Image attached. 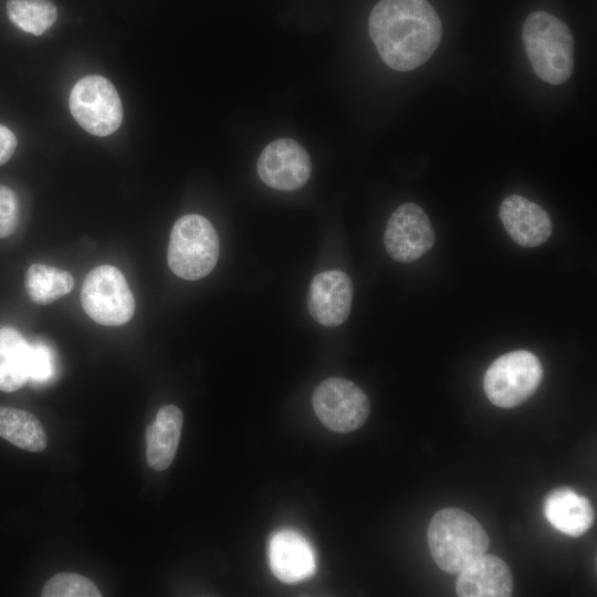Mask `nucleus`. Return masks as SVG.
I'll use <instances>...</instances> for the list:
<instances>
[{
	"instance_id": "nucleus-1",
	"label": "nucleus",
	"mask_w": 597,
	"mask_h": 597,
	"mask_svg": "<svg viewBox=\"0 0 597 597\" xmlns=\"http://www.w3.org/2000/svg\"><path fill=\"white\" fill-rule=\"evenodd\" d=\"M368 28L381 60L399 72L425 64L442 36L440 18L427 0H380Z\"/></svg>"
},
{
	"instance_id": "nucleus-2",
	"label": "nucleus",
	"mask_w": 597,
	"mask_h": 597,
	"mask_svg": "<svg viewBox=\"0 0 597 597\" xmlns=\"http://www.w3.org/2000/svg\"><path fill=\"white\" fill-rule=\"evenodd\" d=\"M433 561L448 574H458L484 555L489 537L482 525L469 513L455 507L438 511L427 532Z\"/></svg>"
},
{
	"instance_id": "nucleus-3",
	"label": "nucleus",
	"mask_w": 597,
	"mask_h": 597,
	"mask_svg": "<svg viewBox=\"0 0 597 597\" xmlns=\"http://www.w3.org/2000/svg\"><path fill=\"white\" fill-rule=\"evenodd\" d=\"M522 39L538 78L558 85L570 77L574 70V39L565 22L546 11H534L523 24Z\"/></svg>"
},
{
	"instance_id": "nucleus-4",
	"label": "nucleus",
	"mask_w": 597,
	"mask_h": 597,
	"mask_svg": "<svg viewBox=\"0 0 597 597\" xmlns=\"http://www.w3.org/2000/svg\"><path fill=\"white\" fill-rule=\"evenodd\" d=\"M219 250V238L212 223L200 214H186L171 229L168 265L184 280H199L213 270Z\"/></svg>"
},
{
	"instance_id": "nucleus-5",
	"label": "nucleus",
	"mask_w": 597,
	"mask_h": 597,
	"mask_svg": "<svg viewBox=\"0 0 597 597\" xmlns=\"http://www.w3.org/2000/svg\"><path fill=\"white\" fill-rule=\"evenodd\" d=\"M543 367L536 355L520 349L498 357L483 378L486 398L496 407L514 408L526 401L538 388Z\"/></svg>"
},
{
	"instance_id": "nucleus-6",
	"label": "nucleus",
	"mask_w": 597,
	"mask_h": 597,
	"mask_svg": "<svg viewBox=\"0 0 597 597\" xmlns=\"http://www.w3.org/2000/svg\"><path fill=\"white\" fill-rule=\"evenodd\" d=\"M81 303L90 318L105 326L123 325L135 312L134 295L124 274L109 264L98 265L87 273Z\"/></svg>"
},
{
	"instance_id": "nucleus-7",
	"label": "nucleus",
	"mask_w": 597,
	"mask_h": 597,
	"mask_svg": "<svg viewBox=\"0 0 597 597\" xmlns=\"http://www.w3.org/2000/svg\"><path fill=\"white\" fill-rule=\"evenodd\" d=\"M70 111L76 123L94 136H108L119 128L123 106L114 85L101 75L78 80L70 94Z\"/></svg>"
},
{
	"instance_id": "nucleus-8",
	"label": "nucleus",
	"mask_w": 597,
	"mask_h": 597,
	"mask_svg": "<svg viewBox=\"0 0 597 597\" xmlns=\"http://www.w3.org/2000/svg\"><path fill=\"white\" fill-rule=\"evenodd\" d=\"M312 404L321 422L339 433L360 428L370 412L365 391L353 381L341 377L323 380L313 392Z\"/></svg>"
},
{
	"instance_id": "nucleus-9",
	"label": "nucleus",
	"mask_w": 597,
	"mask_h": 597,
	"mask_svg": "<svg viewBox=\"0 0 597 597\" xmlns=\"http://www.w3.org/2000/svg\"><path fill=\"white\" fill-rule=\"evenodd\" d=\"M434 240L430 219L415 202H405L391 213L384 234L387 253L402 263L425 255L433 247Z\"/></svg>"
},
{
	"instance_id": "nucleus-10",
	"label": "nucleus",
	"mask_w": 597,
	"mask_h": 597,
	"mask_svg": "<svg viewBox=\"0 0 597 597\" xmlns=\"http://www.w3.org/2000/svg\"><path fill=\"white\" fill-rule=\"evenodd\" d=\"M256 170L266 186L293 191L307 182L312 164L308 153L301 144L291 138H279L262 150Z\"/></svg>"
},
{
	"instance_id": "nucleus-11",
	"label": "nucleus",
	"mask_w": 597,
	"mask_h": 597,
	"mask_svg": "<svg viewBox=\"0 0 597 597\" xmlns=\"http://www.w3.org/2000/svg\"><path fill=\"white\" fill-rule=\"evenodd\" d=\"M353 283L341 270H328L316 274L308 289L307 308L321 325L335 327L343 324L353 302Z\"/></svg>"
},
{
	"instance_id": "nucleus-12",
	"label": "nucleus",
	"mask_w": 597,
	"mask_h": 597,
	"mask_svg": "<svg viewBox=\"0 0 597 597\" xmlns=\"http://www.w3.org/2000/svg\"><path fill=\"white\" fill-rule=\"evenodd\" d=\"M269 562L274 576L286 584L305 580L316 572L312 545L294 530H280L271 536Z\"/></svg>"
},
{
	"instance_id": "nucleus-13",
	"label": "nucleus",
	"mask_w": 597,
	"mask_h": 597,
	"mask_svg": "<svg viewBox=\"0 0 597 597\" xmlns=\"http://www.w3.org/2000/svg\"><path fill=\"white\" fill-rule=\"evenodd\" d=\"M499 217L512 240L524 248L538 247L552 234L548 213L520 195H511L501 202Z\"/></svg>"
},
{
	"instance_id": "nucleus-14",
	"label": "nucleus",
	"mask_w": 597,
	"mask_h": 597,
	"mask_svg": "<svg viewBox=\"0 0 597 597\" xmlns=\"http://www.w3.org/2000/svg\"><path fill=\"white\" fill-rule=\"evenodd\" d=\"M455 591L460 597H509L513 577L498 556L482 555L458 573Z\"/></svg>"
},
{
	"instance_id": "nucleus-15",
	"label": "nucleus",
	"mask_w": 597,
	"mask_h": 597,
	"mask_svg": "<svg viewBox=\"0 0 597 597\" xmlns=\"http://www.w3.org/2000/svg\"><path fill=\"white\" fill-rule=\"evenodd\" d=\"M543 511L555 530L570 537L585 534L595 521L589 500L568 488L551 491L544 500Z\"/></svg>"
},
{
	"instance_id": "nucleus-16",
	"label": "nucleus",
	"mask_w": 597,
	"mask_h": 597,
	"mask_svg": "<svg viewBox=\"0 0 597 597\" xmlns=\"http://www.w3.org/2000/svg\"><path fill=\"white\" fill-rule=\"evenodd\" d=\"M184 416L175 405L161 407L146 430V460L155 471L166 470L179 444Z\"/></svg>"
},
{
	"instance_id": "nucleus-17",
	"label": "nucleus",
	"mask_w": 597,
	"mask_h": 597,
	"mask_svg": "<svg viewBox=\"0 0 597 597\" xmlns=\"http://www.w3.org/2000/svg\"><path fill=\"white\" fill-rule=\"evenodd\" d=\"M30 344L12 327L0 328V390L11 392L29 380Z\"/></svg>"
},
{
	"instance_id": "nucleus-18",
	"label": "nucleus",
	"mask_w": 597,
	"mask_h": 597,
	"mask_svg": "<svg viewBox=\"0 0 597 597\" xmlns=\"http://www.w3.org/2000/svg\"><path fill=\"white\" fill-rule=\"evenodd\" d=\"M0 437L32 452L45 449L48 438L39 419L31 412L0 406Z\"/></svg>"
},
{
	"instance_id": "nucleus-19",
	"label": "nucleus",
	"mask_w": 597,
	"mask_h": 597,
	"mask_svg": "<svg viewBox=\"0 0 597 597\" xmlns=\"http://www.w3.org/2000/svg\"><path fill=\"white\" fill-rule=\"evenodd\" d=\"M24 285L31 301L48 305L69 294L74 286V279L69 271L33 263L27 270Z\"/></svg>"
},
{
	"instance_id": "nucleus-20",
	"label": "nucleus",
	"mask_w": 597,
	"mask_h": 597,
	"mask_svg": "<svg viewBox=\"0 0 597 597\" xmlns=\"http://www.w3.org/2000/svg\"><path fill=\"white\" fill-rule=\"evenodd\" d=\"M7 14L20 30L42 35L57 18V9L51 0H8Z\"/></svg>"
},
{
	"instance_id": "nucleus-21",
	"label": "nucleus",
	"mask_w": 597,
	"mask_h": 597,
	"mask_svg": "<svg viewBox=\"0 0 597 597\" xmlns=\"http://www.w3.org/2000/svg\"><path fill=\"white\" fill-rule=\"evenodd\" d=\"M43 597H100L97 586L87 577L60 573L50 578L42 589Z\"/></svg>"
},
{
	"instance_id": "nucleus-22",
	"label": "nucleus",
	"mask_w": 597,
	"mask_h": 597,
	"mask_svg": "<svg viewBox=\"0 0 597 597\" xmlns=\"http://www.w3.org/2000/svg\"><path fill=\"white\" fill-rule=\"evenodd\" d=\"M55 357L53 350L43 342L30 344L29 380L44 384L55 375Z\"/></svg>"
},
{
	"instance_id": "nucleus-23",
	"label": "nucleus",
	"mask_w": 597,
	"mask_h": 597,
	"mask_svg": "<svg viewBox=\"0 0 597 597\" xmlns=\"http://www.w3.org/2000/svg\"><path fill=\"white\" fill-rule=\"evenodd\" d=\"M19 223V202L15 192L0 185V238L11 235Z\"/></svg>"
},
{
	"instance_id": "nucleus-24",
	"label": "nucleus",
	"mask_w": 597,
	"mask_h": 597,
	"mask_svg": "<svg viewBox=\"0 0 597 597\" xmlns=\"http://www.w3.org/2000/svg\"><path fill=\"white\" fill-rule=\"evenodd\" d=\"M17 137L13 132L0 124V166L6 164L14 154Z\"/></svg>"
}]
</instances>
